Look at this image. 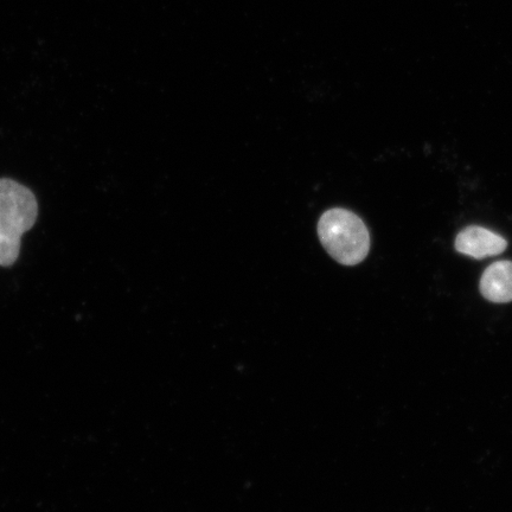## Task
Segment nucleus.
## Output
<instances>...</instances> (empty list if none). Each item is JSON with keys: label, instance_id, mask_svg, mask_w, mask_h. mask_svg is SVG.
<instances>
[{"label": "nucleus", "instance_id": "nucleus-1", "mask_svg": "<svg viewBox=\"0 0 512 512\" xmlns=\"http://www.w3.org/2000/svg\"><path fill=\"white\" fill-rule=\"evenodd\" d=\"M37 217L34 192L14 179H0V267L18 260L22 236L35 226Z\"/></svg>", "mask_w": 512, "mask_h": 512}, {"label": "nucleus", "instance_id": "nucleus-2", "mask_svg": "<svg viewBox=\"0 0 512 512\" xmlns=\"http://www.w3.org/2000/svg\"><path fill=\"white\" fill-rule=\"evenodd\" d=\"M318 236L332 258L344 266H355L367 258L369 230L361 217L347 209L326 211L318 222Z\"/></svg>", "mask_w": 512, "mask_h": 512}, {"label": "nucleus", "instance_id": "nucleus-3", "mask_svg": "<svg viewBox=\"0 0 512 512\" xmlns=\"http://www.w3.org/2000/svg\"><path fill=\"white\" fill-rule=\"evenodd\" d=\"M454 246L458 253L480 260L502 254L508 242L488 228L470 226L457 235Z\"/></svg>", "mask_w": 512, "mask_h": 512}, {"label": "nucleus", "instance_id": "nucleus-4", "mask_svg": "<svg viewBox=\"0 0 512 512\" xmlns=\"http://www.w3.org/2000/svg\"><path fill=\"white\" fill-rule=\"evenodd\" d=\"M479 290L491 303L512 302V261H497L486 268L480 278Z\"/></svg>", "mask_w": 512, "mask_h": 512}]
</instances>
